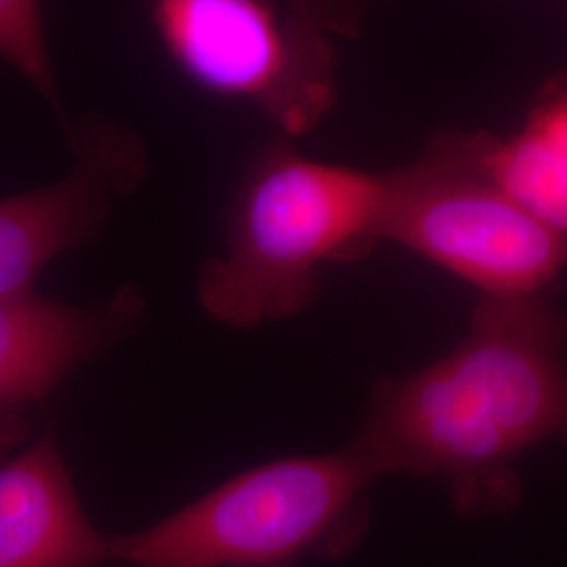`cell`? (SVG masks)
<instances>
[{
	"mask_svg": "<svg viewBox=\"0 0 567 567\" xmlns=\"http://www.w3.org/2000/svg\"><path fill=\"white\" fill-rule=\"evenodd\" d=\"M547 442L567 446V311L538 295L480 297L454 349L377 385L351 444L379 477L440 480L456 513L492 517Z\"/></svg>",
	"mask_w": 567,
	"mask_h": 567,
	"instance_id": "6da1fadb",
	"label": "cell"
},
{
	"mask_svg": "<svg viewBox=\"0 0 567 567\" xmlns=\"http://www.w3.org/2000/svg\"><path fill=\"white\" fill-rule=\"evenodd\" d=\"M385 177L305 156L288 140L248 164L224 248L204 264L196 299L217 324L252 330L303 313L326 265L362 261L381 243Z\"/></svg>",
	"mask_w": 567,
	"mask_h": 567,
	"instance_id": "7a4b0ae2",
	"label": "cell"
},
{
	"mask_svg": "<svg viewBox=\"0 0 567 567\" xmlns=\"http://www.w3.org/2000/svg\"><path fill=\"white\" fill-rule=\"evenodd\" d=\"M377 480L353 444L252 466L154 526L110 536L112 561L301 567L309 559H337L362 540L368 489Z\"/></svg>",
	"mask_w": 567,
	"mask_h": 567,
	"instance_id": "3957f363",
	"label": "cell"
},
{
	"mask_svg": "<svg viewBox=\"0 0 567 567\" xmlns=\"http://www.w3.org/2000/svg\"><path fill=\"white\" fill-rule=\"evenodd\" d=\"M150 23L164 55L215 97L261 112L286 140L311 133L339 97V41L360 13L341 4L161 0Z\"/></svg>",
	"mask_w": 567,
	"mask_h": 567,
	"instance_id": "277c9868",
	"label": "cell"
},
{
	"mask_svg": "<svg viewBox=\"0 0 567 567\" xmlns=\"http://www.w3.org/2000/svg\"><path fill=\"white\" fill-rule=\"evenodd\" d=\"M487 137L440 131L414 161L385 171L381 243L442 267L480 297L547 295L567 267V243L498 182Z\"/></svg>",
	"mask_w": 567,
	"mask_h": 567,
	"instance_id": "5b68a950",
	"label": "cell"
},
{
	"mask_svg": "<svg viewBox=\"0 0 567 567\" xmlns=\"http://www.w3.org/2000/svg\"><path fill=\"white\" fill-rule=\"evenodd\" d=\"M74 164L51 185L0 198V299L34 292L44 267L93 240L145 179L142 142L118 124H70Z\"/></svg>",
	"mask_w": 567,
	"mask_h": 567,
	"instance_id": "8992f818",
	"label": "cell"
},
{
	"mask_svg": "<svg viewBox=\"0 0 567 567\" xmlns=\"http://www.w3.org/2000/svg\"><path fill=\"white\" fill-rule=\"evenodd\" d=\"M142 292L122 286L103 303H61L37 292L0 299V416H25L79 368L142 326Z\"/></svg>",
	"mask_w": 567,
	"mask_h": 567,
	"instance_id": "52a82bcc",
	"label": "cell"
},
{
	"mask_svg": "<svg viewBox=\"0 0 567 567\" xmlns=\"http://www.w3.org/2000/svg\"><path fill=\"white\" fill-rule=\"evenodd\" d=\"M110 536L89 522L55 433L0 465V567H97Z\"/></svg>",
	"mask_w": 567,
	"mask_h": 567,
	"instance_id": "ba28073f",
	"label": "cell"
},
{
	"mask_svg": "<svg viewBox=\"0 0 567 567\" xmlns=\"http://www.w3.org/2000/svg\"><path fill=\"white\" fill-rule=\"evenodd\" d=\"M487 161L508 194L567 243V70L550 76L507 137H487Z\"/></svg>",
	"mask_w": 567,
	"mask_h": 567,
	"instance_id": "9c48e42d",
	"label": "cell"
},
{
	"mask_svg": "<svg viewBox=\"0 0 567 567\" xmlns=\"http://www.w3.org/2000/svg\"><path fill=\"white\" fill-rule=\"evenodd\" d=\"M0 60L28 81L68 128L39 2L0 0Z\"/></svg>",
	"mask_w": 567,
	"mask_h": 567,
	"instance_id": "30bf717a",
	"label": "cell"
},
{
	"mask_svg": "<svg viewBox=\"0 0 567 567\" xmlns=\"http://www.w3.org/2000/svg\"><path fill=\"white\" fill-rule=\"evenodd\" d=\"M30 437V425L25 416H0V465L13 456L18 447Z\"/></svg>",
	"mask_w": 567,
	"mask_h": 567,
	"instance_id": "8fae6325",
	"label": "cell"
}]
</instances>
